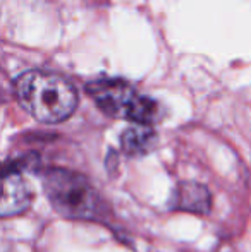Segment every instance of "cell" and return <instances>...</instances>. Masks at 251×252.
I'll return each mask as SVG.
<instances>
[{"label":"cell","mask_w":251,"mask_h":252,"mask_svg":"<svg viewBox=\"0 0 251 252\" xmlns=\"http://www.w3.org/2000/svg\"><path fill=\"white\" fill-rule=\"evenodd\" d=\"M23 108L43 124L67 120L77 106V91L66 77L48 70H28L14 83Z\"/></svg>","instance_id":"6da1fadb"},{"label":"cell","mask_w":251,"mask_h":252,"mask_svg":"<svg viewBox=\"0 0 251 252\" xmlns=\"http://www.w3.org/2000/svg\"><path fill=\"white\" fill-rule=\"evenodd\" d=\"M43 189L52 208L64 218L97 221L105 220L108 208L100 192L84 175L67 168H48Z\"/></svg>","instance_id":"7a4b0ae2"},{"label":"cell","mask_w":251,"mask_h":252,"mask_svg":"<svg viewBox=\"0 0 251 252\" xmlns=\"http://www.w3.org/2000/svg\"><path fill=\"white\" fill-rule=\"evenodd\" d=\"M86 91L102 112L110 117L131 120L136 126L151 127L162 117L157 101L140 94L122 79L93 81L86 86Z\"/></svg>","instance_id":"3957f363"},{"label":"cell","mask_w":251,"mask_h":252,"mask_svg":"<svg viewBox=\"0 0 251 252\" xmlns=\"http://www.w3.org/2000/svg\"><path fill=\"white\" fill-rule=\"evenodd\" d=\"M33 192L23 177V172L5 168L2 184V201H0V213L2 218H10L24 213L31 206Z\"/></svg>","instance_id":"277c9868"},{"label":"cell","mask_w":251,"mask_h":252,"mask_svg":"<svg viewBox=\"0 0 251 252\" xmlns=\"http://www.w3.org/2000/svg\"><path fill=\"white\" fill-rule=\"evenodd\" d=\"M174 208L194 215H207L212 208L210 190L200 182H181L174 194Z\"/></svg>","instance_id":"5b68a950"},{"label":"cell","mask_w":251,"mask_h":252,"mask_svg":"<svg viewBox=\"0 0 251 252\" xmlns=\"http://www.w3.org/2000/svg\"><path fill=\"white\" fill-rule=\"evenodd\" d=\"M157 132L148 126H133L121 134V148L129 156H144L157 146Z\"/></svg>","instance_id":"8992f818"}]
</instances>
